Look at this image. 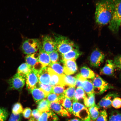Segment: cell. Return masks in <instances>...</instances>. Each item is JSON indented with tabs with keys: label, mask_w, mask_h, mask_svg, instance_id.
Masks as SVG:
<instances>
[{
	"label": "cell",
	"mask_w": 121,
	"mask_h": 121,
	"mask_svg": "<svg viewBox=\"0 0 121 121\" xmlns=\"http://www.w3.org/2000/svg\"><path fill=\"white\" fill-rule=\"evenodd\" d=\"M75 78L76 79V86L77 87L82 88L83 82L86 78H84L80 73L77 75Z\"/></svg>",
	"instance_id": "cell-39"
},
{
	"label": "cell",
	"mask_w": 121,
	"mask_h": 121,
	"mask_svg": "<svg viewBox=\"0 0 121 121\" xmlns=\"http://www.w3.org/2000/svg\"><path fill=\"white\" fill-rule=\"evenodd\" d=\"M108 121H121V113L117 111L113 112L109 117Z\"/></svg>",
	"instance_id": "cell-36"
},
{
	"label": "cell",
	"mask_w": 121,
	"mask_h": 121,
	"mask_svg": "<svg viewBox=\"0 0 121 121\" xmlns=\"http://www.w3.org/2000/svg\"><path fill=\"white\" fill-rule=\"evenodd\" d=\"M47 67L50 77V84L52 86L57 85H65L63 80L65 75L59 74L50 68L48 66Z\"/></svg>",
	"instance_id": "cell-13"
},
{
	"label": "cell",
	"mask_w": 121,
	"mask_h": 121,
	"mask_svg": "<svg viewBox=\"0 0 121 121\" xmlns=\"http://www.w3.org/2000/svg\"><path fill=\"white\" fill-rule=\"evenodd\" d=\"M63 96H60L55 93H51L48 95L46 98L50 103L52 102L59 103L60 98Z\"/></svg>",
	"instance_id": "cell-35"
},
{
	"label": "cell",
	"mask_w": 121,
	"mask_h": 121,
	"mask_svg": "<svg viewBox=\"0 0 121 121\" xmlns=\"http://www.w3.org/2000/svg\"><path fill=\"white\" fill-rule=\"evenodd\" d=\"M38 85L39 87L44 91L48 95L51 93L53 86L50 84H44L39 83Z\"/></svg>",
	"instance_id": "cell-40"
},
{
	"label": "cell",
	"mask_w": 121,
	"mask_h": 121,
	"mask_svg": "<svg viewBox=\"0 0 121 121\" xmlns=\"http://www.w3.org/2000/svg\"><path fill=\"white\" fill-rule=\"evenodd\" d=\"M37 72L32 69L30 72L26 77L27 88L29 91L37 87L39 83V80L37 76Z\"/></svg>",
	"instance_id": "cell-10"
},
{
	"label": "cell",
	"mask_w": 121,
	"mask_h": 121,
	"mask_svg": "<svg viewBox=\"0 0 121 121\" xmlns=\"http://www.w3.org/2000/svg\"><path fill=\"white\" fill-rule=\"evenodd\" d=\"M65 121H82L79 119L77 118H74L71 119H68Z\"/></svg>",
	"instance_id": "cell-47"
},
{
	"label": "cell",
	"mask_w": 121,
	"mask_h": 121,
	"mask_svg": "<svg viewBox=\"0 0 121 121\" xmlns=\"http://www.w3.org/2000/svg\"><path fill=\"white\" fill-rule=\"evenodd\" d=\"M50 107L51 110L59 116L63 117H71V113L59 103L52 102L50 103Z\"/></svg>",
	"instance_id": "cell-14"
},
{
	"label": "cell",
	"mask_w": 121,
	"mask_h": 121,
	"mask_svg": "<svg viewBox=\"0 0 121 121\" xmlns=\"http://www.w3.org/2000/svg\"><path fill=\"white\" fill-rule=\"evenodd\" d=\"M22 105L20 103H16L13 105L12 109V113L15 115L21 114L23 111Z\"/></svg>",
	"instance_id": "cell-34"
},
{
	"label": "cell",
	"mask_w": 121,
	"mask_h": 121,
	"mask_svg": "<svg viewBox=\"0 0 121 121\" xmlns=\"http://www.w3.org/2000/svg\"><path fill=\"white\" fill-rule=\"evenodd\" d=\"M117 95L110 93L103 98L98 103V106L99 107L108 108L111 107L112 102L115 98L117 97Z\"/></svg>",
	"instance_id": "cell-16"
},
{
	"label": "cell",
	"mask_w": 121,
	"mask_h": 121,
	"mask_svg": "<svg viewBox=\"0 0 121 121\" xmlns=\"http://www.w3.org/2000/svg\"><path fill=\"white\" fill-rule=\"evenodd\" d=\"M86 96L85 92L82 88L77 87L75 91L73 102H78V101L84 99Z\"/></svg>",
	"instance_id": "cell-31"
},
{
	"label": "cell",
	"mask_w": 121,
	"mask_h": 121,
	"mask_svg": "<svg viewBox=\"0 0 121 121\" xmlns=\"http://www.w3.org/2000/svg\"><path fill=\"white\" fill-rule=\"evenodd\" d=\"M21 117V114L15 115L12 113L8 121H20Z\"/></svg>",
	"instance_id": "cell-46"
},
{
	"label": "cell",
	"mask_w": 121,
	"mask_h": 121,
	"mask_svg": "<svg viewBox=\"0 0 121 121\" xmlns=\"http://www.w3.org/2000/svg\"><path fill=\"white\" fill-rule=\"evenodd\" d=\"M41 45L39 39H29L23 42L21 48L24 53L28 55L37 52Z\"/></svg>",
	"instance_id": "cell-5"
},
{
	"label": "cell",
	"mask_w": 121,
	"mask_h": 121,
	"mask_svg": "<svg viewBox=\"0 0 121 121\" xmlns=\"http://www.w3.org/2000/svg\"><path fill=\"white\" fill-rule=\"evenodd\" d=\"M8 116V112L6 109L0 107V121H6Z\"/></svg>",
	"instance_id": "cell-38"
},
{
	"label": "cell",
	"mask_w": 121,
	"mask_h": 121,
	"mask_svg": "<svg viewBox=\"0 0 121 121\" xmlns=\"http://www.w3.org/2000/svg\"><path fill=\"white\" fill-rule=\"evenodd\" d=\"M72 114L82 121H91L88 109L85 106L78 102L73 103Z\"/></svg>",
	"instance_id": "cell-4"
},
{
	"label": "cell",
	"mask_w": 121,
	"mask_h": 121,
	"mask_svg": "<svg viewBox=\"0 0 121 121\" xmlns=\"http://www.w3.org/2000/svg\"><path fill=\"white\" fill-rule=\"evenodd\" d=\"M82 88L87 95L95 93L92 81L86 79L83 82Z\"/></svg>",
	"instance_id": "cell-23"
},
{
	"label": "cell",
	"mask_w": 121,
	"mask_h": 121,
	"mask_svg": "<svg viewBox=\"0 0 121 121\" xmlns=\"http://www.w3.org/2000/svg\"><path fill=\"white\" fill-rule=\"evenodd\" d=\"M82 52L78 48H75L66 54L61 55L62 60H76L81 55Z\"/></svg>",
	"instance_id": "cell-21"
},
{
	"label": "cell",
	"mask_w": 121,
	"mask_h": 121,
	"mask_svg": "<svg viewBox=\"0 0 121 121\" xmlns=\"http://www.w3.org/2000/svg\"><path fill=\"white\" fill-rule=\"evenodd\" d=\"M49 54L51 63L58 62L59 54L57 51H53L48 53Z\"/></svg>",
	"instance_id": "cell-37"
},
{
	"label": "cell",
	"mask_w": 121,
	"mask_h": 121,
	"mask_svg": "<svg viewBox=\"0 0 121 121\" xmlns=\"http://www.w3.org/2000/svg\"><path fill=\"white\" fill-rule=\"evenodd\" d=\"M32 112V111L31 109L29 107H26L23 111V116L26 119H29L31 117Z\"/></svg>",
	"instance_id": "cell-44"
},
{
	"label": "cell",
	"mask_w": 121,
	"mask_h": 121,
	"mask_svg": "<svg viewBox=\"0 0 121 121\" xmlns=\"http://www.w3.org/2000/svg\"><path fill=\"white\" fill-rule=\"evenodd\" d=\"M112 106L116 109L121 108V98L118 97L115 98L112 102Z\"/></svg>",
	"instance_id": "cell-42"
},
{
	"label": "cell",
	"mask_w": 121,
	"mask_h": 121,
	"mask_svg": "<svg viewBox=\"0 0 121 121\" xmlns=\"http://www.w3.org/2000/svg\"><path fill=\"white\" fill-rule=\"evenodd\" d=\"M120 26H121V23Z\"/></svg>",
	"instance_id": "cell-49"
},
{
	"label": "cell",
	"mask_w": 121,
	"mask_h": 121,
	"mask_svg": "<svg viewBox=\"0 0 121 121\" xmlns=\"http://www.w3.org/2000/svg\"><path fill=\"white\" fill-rule=\"evenodd\" d=\"M59 103L71 114H72V103L71 100L64 96L61 97Z\"/></svg>",
	"instance_id": "cell-22"
},
{
	"label": "cell",
	"mask_w": 121,
	"mask_h": 121,
	"mask_svg": "<svg viewBox=\"0 0 121 121\" xmlns=\"http://www.w3.org/2000/svg\"><path fill=\"white\" fill-rule=\"evenodd\" d=\"M108 115L106 110H104L100 112L99 116L96 121H107Z\"/></svg>",
	"instance_id": "cell-41"
},
{
	"label": "cell",
	"mask_w": 121,
	"mask_h": 121,
	"mask_svg": "<svg viewBox=\"0 0 121 121\" xmlns=\"http://www.w3.org/2000/svg\"><path fill=\"white\" fill-rule=\"evenodd\" d=\"M25 77L17 73L8 80L9 89L20 91L25 85Z\"/></svg>",
	"instance_id": "cell-7"
},
{
	"label": "cell",
	"mask_w": 121,
	"mask_h": 121,
	"mask_svg": "<svg viewBox=\"0 0 121 121\" xmlns=\"http://www.w3.org/2000/svg\"><path fill=\"white\" fill-rule=\"evenodd\" d=\"M116 67L114 61L111 60H107L105 66L101 69V74L106 75H112Z\"/></svg>",
	"instance_id": "cell-18"
},
{
	"label": "cell",
	"mask_w": 121,
	"mask_h": 121,
	"mask_svg": "<svg viewBox=\"0 0 121 121\" xmlns=\"http://www.w3.org/2000/svg\"><path fill=\"white\" fill-rule=\"evenodd\" d=\"M92 82L94 88V93L97 94H102L110 87L108 83L96 74Z\"/></svg>",
	"instance_id": "cell-6"
},
{
	"label": "cell",
	"mask_w": 121,
	"mask_h": 121,
	"mask_svg": "<svg viewBox=\"0 0 121 121\" xmlns=\"http://www.w3.org/2000/svg\"><path fill=\"white\" fill-rule=\"evenodd\" d=\"M114 9V0H99L96 4L95 21L98 25L103 26L109 24Z\"/></svg>",
	"instance_id": "cell-1"
},
{
	"label": "cell",
	"mask_w": 121,
	"mask_h": 121,
	"mask_svg": "<svg viewBox=\"0 0 121 121\" xmlns=\"http://www.w3.org/2000/svg\"><path fill=\"white\" fill-rule=\"evenodd\" d=\"M121 22V0H114V9L109 26L110 29L113 32H117L120 26Z\"/></svg>",
	"instance_id": "cell-3"
},
{
	"label": "cell",
	"mask_w": 121,
	"mask_h": 121,
	"mask_svg": "<svg viewBox=\"0 0 121 121\" xmlns=\"http://www.w3.org/2000/svg\"><path fill=\"white\" fill-rule=\"evenodd\" d=\"M42 112H41L37 109H34L32 111L31 117L34 118L37 121L38 120Z\"/></svg>",
	"instance_id": "cell-45"
},
{
	"label": "cell",
	"mask_w": 121,
	"mask_h": 121,
	"mask_svg": "<svg viewBox=\"0 0 121 121\" xmlns=\"http://www.w3.org/2000/svg\"><path fill=\"white\" fill-rule=\"evenodd\" d=\"M39 83L44 84H50V77L48 72L47 67H45L37 72Z\"/></svg>",
	"instance_id": "cell-17"
},
{
	"label": "cell",
	"mask_w": 121,
	"mask_h": 121,
	"mask_svg": "<svg viewBox=\"0 0 121 121\" xmlns=\"http://www.w3.org/2000/svg\"><path fill=\"white\" fill-rule=\"evenodd\" d=\"M69 87L66 85H57L53 86L51 93H55L60 96H64L65 91Z\"/></svg>",
	"instance_id": "cell-29"
},
{
	"label": "cell",
	"mask_w": 121,
	"mask_h": 121,
	"mask_svg": "<svg viewBox=\"0 0 121 121\" xmlns=\"http://www.w3.org/2000/svg\"><path fill=\"white\" fill-rule=\"evenodd\" d=\"M54 39L56 45L57 51L61 55L77 48L73 42L65 36L56 35L54 37Z\"/></svg>",
	"instance_id": "cell-2"
},
{
	"label": "cell",
	"mask_w": 121,
	"mask_h": 121,
	"mask_svg": "<svg viewBox=\"0 0 121 121\" xmlns=\"http://www.w3.org/2000/svg\"><path fill=\"white\" fill-rule=\"evenodd\" d=\"M83 100L84 105L87 108H89L96 104L95 93L86 96Z\"/></svg>",
	"instance_id": "cell-32"
},
{
	"label": "cell",
	"mask_w": 121,
	"mask_h": 121,
	"mask_svg": "<svg viewBox=\"0 0 121 121\" xmlns=\"http://www.w3.org/2000/svg\"><path fill=\"white\" fill-rule=\"evenodd\" d=\"M36 103L38 104L43 100L45 99L48 95L46 92L40 88L37 87L30 91Z\"/></svg>",
	"instance_id": "cell-15"
},
{
	"label": "cell",
	"mask_w": 121,
	"mask_h": 121,
	"mask_svg": "<svg viewBox=\"0 0 121 121\" xmlns=\"http://www.w3.org/2000/svg\"><path fill=\"white\" fill-rule=\"evenodd\" d=\"M39 49V61L43 68L47 67L51 63L49 54L43 50L41 45Z\"/></svg>",
	"instance_id": "cell-19"
},
{
	"label": "cell",
	"mask_w": 121,
	"mask_h": 121,
	"mask_svg": "<svg viewBox=\"0 0 121 121\" xmlns=\"http://www.w3.org/2000/svg\"><path fill=\"white\" fill-rule=\"evenodd\" d=\"M65 75H70L74 74L78 71V67L75 60H62Z\"/></svg>",
	"instance_id": "cell-12"
},
{
	"label": "cell",
	"mask_w": 121,
	"mask_h": 121,
	"mask_svg": "<svg viewBox=\"0 0 121 121\" xmlns=\"http://www.w3.org/2000/svg\"><path fill=\"white\" fill-rule=\"evenodd\" d=\"M32 69L30 66L26 63H22L18 68L17 73L25 77L29 73Z\"/></svg>",
	"instance_id": "cell-26"
},
{
	"label": "cell",
	"mask_w": 121,
	"mask_h": 121,
	"mask_svg": "<svg viewBox=\"0 0 121 121\" xmlns=\"http://www.w3.org/2000/svg\"><path fill=\"white\" fill-rule=\"evenodd\" d=\"M114 62L116 68L118 69L120 73L121 77V54L115 58Z\"/></svg>",
	"instance_id": "cell-43"
},
{
	"label": "cell",
	"mask_w": 121,
	"mask_h": 121,
	"mask_svg": "<svg viewBox=\"0 0 121 121\" xmlns=\"http://www.w3.org/2000/svg\"><path fill=\"white\" fill-rule=\"evenodd\" d=\"M50 103L46 99L42 100L38 104L37 109L41 112L48 111L50 109Z\"/></svg>",
	"instance_id": "cell-30"
},
{
	"label": "cell",
	"mask_w": 121,
	"mask_h": 121,
	"mask_svg": "<svg viewBox=\"0 0 121 121\" xmlns=\"http://www.w3.org/2000/svg\"><path fill=\"white\" fill-rule=\"evenodd\" d=\"M59 118L52 110L50 109L42 112L38 121H58Z\"/></svg>",
	"instance_id": "cell-20"
},
{
	"label": "cell",
	"mask_w": 121,
	"mask_h": 121,
	"mask_svg": "<svg viewBox=\"0 0 121 121\" xmlns=\"http://www.w3.org/2000/svg\"><path fill=\"white\" fill-rule=\"evenodd\" d=\"M48 66L59 74L65 75L63 66L59 62L56 63H51Z\"/></svg>",
	"instance_id": "cell-27"
},
{
	"label": "cell",
	"mask_w": 121,
	"mask_h": 121,
	"mask_svg": "<svg viewBox=\"0 0 121 121\" xmlns=\"http://www.w3.org/2000/svg\"><path fill=\"white\" fill-rule=\"evenodd\" d=\"M99 107L96 104L88 108L90 113L91 120L92 121H96L99 116L100 112L99 111Z\"/></svg>",
	"instance_id": "cell-25"
},
{
	"label": "cell",
	"mask_w": 121,
	"mask_h": 121,
	"mask_svg": "<svg viewBox=\"0 0 121 121\" xmlns=\"http://www.w3.org/2000/svg\"><path fill=\"white\" fill-rule=\"evenodd\" d=\"M29 121H38L35 119L34 118L32 117L30 118Z\"/></svg>",
	"instance_id": "cell-48"
},
{
	"label": "cell",
	"mask_w": 121,
	"mask_h": 121,
	"mask_svg": "<svg viewBox=\"0 0 121 121\" xmlns=\"http://www.w3.org/2000/svg\"><path fill=\"white\" fill-rule=\"evenodd\" d=\"M75 91V87L69 86L65 91L64 96L65 97L73 101Z\"/></svg>",
	"instance_id": "cell-33"
},
{
	"label": "cell",
	"mask_w": 121,
	"mask_h": 121,
	"mask_svg": "<svg viewBox=\"0 0 121 121\" xmlns=\"http://www.w3.org/2000/svg\"><path fill=\"white\" fill-rule=\"evenodd\" d=\"M63 80L64 85L69 87H75L76 81L75 77L70 75H65Z\"/></svg>",
	"instance_id": "cell-28"
},
{
	"label": "cell",
	"mask_w": 121,
	"mask_h": 121,
	"mask_svg": "<svg viewBox=\"0 0 121 121\" xmlns=\"http://www.w3.org/2000/svg\"><path fill=\"white\" fill-rule=\"evenodd\" d=\"M26 61L32 69L37 72L43 68L39 61V53L37 52L27 55L25 57Z\"/></svg>",
	"instance_id": "cell-8"
},
{
	"label": "cell",
	"mask_w": 121,
	"mask_h": 121,
	"mask_svg": "<svg viewBox=\"0 0 121 121\" xmlns=\"http://www.w3.org/2000/svg\"><path fill=\"white\" fill-rule=\"evenodd\" d=\"M80 74L86 79H93L96 74L90 68L86 66H83L81 69Z\"/></svg>",
	"instance_id": "cell-24"
},
{
	"label": "cell",
	"mask_w": 121,
	"mask_h": 121,
	"mask_svg": "<svg viewBox=\"0 0 121 121\" xmlns=\"http://www.w3.org/2000/svg\"><path fill=\"white\" fill-rule=\"evenodd\" d=\"M105 55L100 51L98 49L95 50L92 52L90 58V64L92 66L98 67L103 62Z\"/></svg>",
	"instance_id": "cell-9"
},
{
	"label": "cell",
	"mask_w": 121,
	"mask_h": 121,
	"mask_svg": "<svg viewBox=\"0 0 121 121\" xmlns=\"http://www.w3.org/2000/svg\"><path fill=\"white\" fill-rule=\"evenodd\" d=\"M42 46L43 50L48 53L57 51L56 45L54 39L49 35L44 37Z\"/></svg>",
	"instance_id": "cell-11"
}]
</instances>
